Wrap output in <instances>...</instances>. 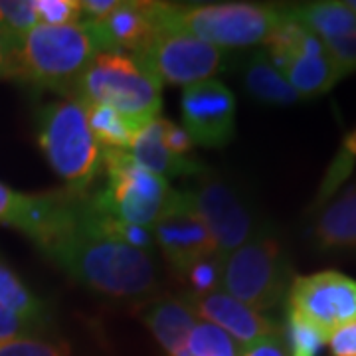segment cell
Instances as JSON below:
<instances>
[{"instance_id": "22", "label": "cell", "mask_w": 356, "mask_h": 356, "mask_svg": "<svg viewBox=\"0 0 356 356\" xmlns=\"http://www.w3.org/2000/svg\"><path fill=\"white\" fill-rule=\"evenodd\" d=\"M285 10L323 42L356 32V13L341 0L291 4Z\"/></svg>"}, {"instance_id": "36", "label": "cell", "mask_w": 356, "mask_h": 356, "mask_svg": "<svg viewBox=\"0 0 356 356\" xmlns=\"http://www.w3.org/2000/svg\"><path fill=\"white\" fill-rule=\"evenodd\" d=\"M14 38H10L6 32L0 30V79L6 76V67L10 60V51H13Z\"/></svg>"}, {"instance_id": "6", "label": "cell", "mask_w": 356, "mask_h": 356, "mask_svg": "<svg viewBox=\"0 0 356 356\" xmlns=\"http://www.w3.org/2000/svg\"><path fill=\"white\" fill-rule=\"evenodd\" d=\"M291 281L287 248L269 222L250 242L224 257L222 289L259 313L280 305Z\"/></svg>"}, {"instance_id": "1", "label": "cell", "mask_w": 356, "mask_h": 356, "mask_svg": "<svg viewBox=\"0 0 356 356\" xmlns=\"http://www.w3.org/2000/svg\"><path fill=\"white\" fill-rule=\"evenodd\" d=\"M40 252L67 277L107 297H149L161 285L153 255L105 238L88 226L81 214V196L72 218Z\"/></svg>"}, {"instance_id": "27", "label": "cell", "mask_w": 356, "mask_h": 356, "mask_svg": "<svg viewBox=\"0 0 356 356\" xmlns=\"http://www.w3.org/2000/svg\"><path fill=\"white\" fill-rule=\"evenodd\" d=\"M36 24L34 0H0V30L10 38H20Z\"/></svg>"}, {"instance_id": "29", "label": "cell", "mask_w": 356, "mask_h": 356, "mask_svg": "<svg viewBox=\"0 0 356 356\" xmlns=\"http://www.w3.org/2000/svg\"><path fill=\"white\" fill-rule=\"evenodd\" d=\"M38 24L67 26L81 22L79 0H34Z\"/></svg>"}, {"instance_id": "31", "label": "cell", "mask_w": 356, "mask_h": 356, "mask_svg": "<svg viewBox=\"0 0 356 356\" xmlns=\"http://www.w3.org/2000/svg\"><path fill=\"white\" fill-rule=\"evenodd\" d=\"M163 145L177 156H188L194 149V140L182 125L163 117Z\"/></svg>"}, {"instance_id": "34", "label": "cell", "mask_w": 356, "mask_h": 356, "mask_svg": "<svg viewBox=\"0 0 356 356\" xmlns=\"http://www.w3.org/2000/svg\"><path fill=\"white\" fill-rule=\"evenodd\" d=\"M18 337H38V334L0 307V341L18 339Z\"/></svg>"}, {"instance_id": "28", "label": "cell", "mask_w": 356, "mask_h": 356, "mask_svg": "<svg viewBox=\"0 0 356 356\" xmlns=\"http://www.w3.org/2000/svg\"><path fill=\"white\" fill-rule=\"evenodd\" d=\"M0 356H72L64 343L44 341L40 337H18L0 341Z\"/></svg>"}, {"instance_id": "33", "label": "cell", "mask_w": 356, "mask_h": 356, "mask_svg": "<svg viewBox=\"0 0 356 356\" xmlns=\"http://www.w3.org/2000/svg\"><path fill=\"white\" fill-rule=\"evenodd\" d=\"M240 356H289L287 355V348L283 344V339L280 334H273V337H267L261 339L257 343L250 344V346H243Z\"/></svg>"}, {"instance_id": "2", "label": "cell", "mask_w": 356, "mask_h": 356, "mask_svg": "<svg viewBox=\"0 0 356 356\" xmlns=\"http://www.w3.org/2000/svg\"><path fill=\"white\" fill-rule=\"evenodd\" d=\"M97 54L99 48L86 22L36 24L14 40L4 77L34 91L70 97L79 76Z\"/></svg>"}, {"instance_id": "32", "label": "cell", "mask_w": 356, "mask_h": 356, "mask_svg": "<svg viewBox=\"0 0 356 356\" xmlns=\"http://www.w3.org/2000/svg\"><path fill=\"white\" fill-rule=\"evenodd\" d=\"M327 348L329 356H356V321L329 332Z\"/></svg>"}, {"instance_id": "37", "label": "cell", "mask_w": 356, "mask_h": 356, "mask_svg": "<svg viewBox=\"0 0 356 356\" xmlns=\"http://www.w3.org/2000/svg\"><path fill=\"white\" fill-rule=\"evenodd\" d=\"M344 151L348 154H353V156H356V129L353 131V133H348L346 137H344V143H343Z\"/></svg>"}, {"instance_id": "19", "label": "cell", "mask_w": 356, "mask_h": 356, "mask_svg": "<svg viewBox=\"0 0 356 356\" xmlns=\"http://www.w3.org/2000/svg\"><path fill=\"white\" fill-rule=\"evenodd\" d=\"M140 321L154 337V341L166 353L175 355L186 346L192 327L198 323L188 299L182 297H159L140 309Z\"/></svg>"}, {"instance_id": "25", "label": "cell", "mask_w": 356, "mask_h": 356, "mask_svg": "<svg viewBox=\"0 0 356 356\" xmlns=\"http://www.w3.org/2000/svg\"><path fill=\"white\" fill-rule=\"evenodd\" d=\"M224 257L220 254L204 255L186 267L177 280L184 285V297H202L222 289Z\"/></svg>"}, {"instance_id": "5", "label": "cell", "mask_w": 356, "mask_h": 356, "mask_svg": "<svg viewBox=\"0 0 356 356\" xmlns=\"http://www.w3.org/2000/svg\"><path fill=\"white\" fill-rule=\"evenodd\" d=\"M102 156L105 182L102 188L86 194L89 208L153 229L178 191L166 178L137 165L127 151L102 149Z\"/></svg>"}, {"instance_id": "26", "label": "cell", "mask_w": 356, "mask_h": 356, "mask_svg": "<svg viewBox=\"0 0 356 356\" xmlns=\"http://www.w3.org/2000/svg\"><path fill=\"white\" fill-rule=\"evenodd\" d=\"M186 348L192 356H240L238 343L214 325L200 321L192 327Z\"/></svg>"}, {"instance_id": "20", "label": "cell", "mask_w": 356, "mask_h": 356, "mask_svg": "<svg viewBox=\"0 0 356 356\" xmlns=\"http://www.w3.org/2000/svg\"><path fill=\"white\" fill-rule=\"evenodd\" d=\"M281 76L287 79V83L301 99L318 97L327 93L337 81H341L327 56L323 40L317 38L313 32L305 40L303 50L295 54L281 70Z\"/></svg>"}, {"instance_id": "16", "label": "cell", "mask_w": 356, "mask_h": 356, "mask_svg": "<svg viewBox=\"0 0 356 356\" xmlns=\"http://www.w3.org/2000/svg\"><path fill=\"white\" fill-rule=\"evenodd\" d=\"M307 240L325 255H356V182L311 216Z\"/></svg>"}, {"instance_id": "3", "label": "cell", "mask_w": 356, "mask_h": 356, "mask_svg": "<svg viewBox=\"0 0 356 356\" xmlns=\"http://www.w3.org/2000/svg\"><path fill=\"white\" fill-rule=\"evenodd\" d=\"M36 140L50 168L64 180L65 191L86 196L103 175L102 147L88 125L83 103L60 97L36 111Z\"/></svg>"}, {"instance_id": "24", "label": "cell", "mask_w": 356, "mask_h": 356, "mask_svg": "<svg viewBox=\"0 0 356 356\" xmlns=\"http://www.w3.org/2000/svg\"><path fill=\"white\" fill-rule=\"evenodd\" d=\"M327 332L321 331L317 325L301 317L287 307L285 323L281 325V339L289 356H323L327 346Z\"/></svg>"}, {"instance_id": "30", "label": "cell", "mask_w": 356, "mask_h": 356, "mask_svg": "<svg viewBox=\"0 0 356 356\" xmlns=\"http://www.w3.org/2000/svg\"><path fill=\"white\" fill-rule=\"evenodd\" d=\"M327 56L331 60L332 67L337 72V76L346 77L356 72V32L346 34L341 38L327 40L323 42Z\"/></svg>"}, {"instance_id": "18", "label": "cell", "mask_w": 356, "mask_h": 356, "mask_svg": "<svg viewBox=\"0 0 356 356\" xmlns=\"http://www.w3.org/2000/svg\"><path fill=\"white\" fill-rule=\"evenodd\" d=\"M133 161L143 168L151 170L163 178L188 177L196 178L204 175L208 168L191 156H177L163 145V117L149 121L147 125L135 133V137L129 145V151Z\"/></svg>"}, {"instance_id": "4", "label": "cell", "mask_w": 356, "mask_h": 356, "mask_svg": "<svg viewBox=\"0 0 356 356\" xmlns=\"http://www.w3.org/2000/svg\"><path fill=\"white\" fill-rule=\"evenodd\" d=\"M283 18V8L254 2L168 4L163 8V26L202 40L222 50H248L266 44Z\"/></svg>"}, {"instance_id": "9", "label": "cell", "mask_w": 356, "mask_h": 356, "mask_svg": "<svg viewBox=\"0 0 356 356\" xmlns=\"http://www.w3.org/2000/svg\"><path fill=\"white\" fill-rule=\"evenodd\" d=\"M234 58V51L168 30H163L154 42L133 56L140 70L154 77L161 86L182 89L216 79V76L232 70Z\"/></svg>"}, {"instance_id": "35", "label": "cell", "mask_w": 356, "mask_h": 356, "mask_svg": "<svg viewBox=\"0 0 356 356\" xmlns=\"http://www.w3.org/2000/svg\"><path fill=\"white\" fill-rule=\"evenodd\" d=\"M81 2V16H86V22L102 20L113 13L121 0H79Z\"/></svg>"}, {"instance_id": "10", "label": "cell", "mask_w": 356, "mask_h": 356, "mask_svg": "<svg viewBox=\"0 0 356 356\" xmlns=\"http://www.w3.org/2000/svg\"><path fill=\"white\" fill-rule=\"evenodd\" d=\"M285 301L289 309L329 334L356 321V280L334 269L295 275Z\"/></svg>"}, {"instance_id": "14", "label": "cell", "mask_w": 356, "mask_h": 356, "mask_svg": "<svg viewBox=\"0 0 356 356\" xmlns=\"http://www.w3.org/2000/svg\"><path fill=\"white\" fill-rule=\"evenodd\" d=\"M153 236L154 243L159 245L175 277L196 259L216 252L208 229L202 220L194 214L182 191L178 192L175 202L153 226Z\"/></svg>"}, {"instance_id": "17", "label": "cell", "mask_w": 356, "mask_h": 356, "mask_svg": "<svg viewBox=\"0 0 356 356\" xmlns=\"http://www.w3.org/2000/svg\"><path fill=\"white\" fill-rule=\"evenodd\" d=\"M232 67L238 72V79L248 97L259 105L289 107L301 102V97L287 83V79L281 76V72L269 60L264 48L245 51L243 56L236 54Z\"/></svg>"}, {"instance_id": "15", "label": "cell", "mask_w": 356, "mask_h": 356, "mask_svg": "<svg viewBox=\"0 0 356 356\" xmlns=\"http://www.w3.org/2000/svg\"><path fill=\"white\" fill-rule=\"evenodd\" d=\"M186 299L196 317L222 329L238 343L240 348L281 332V325H277L273 318L234 299L224 289Z\"/></svg>"}, {"instance_id": "39", "label": "cell", "mask_w": 356, "mask_h": 356, "mask_svg": "<svg viewBox=\"0 0 356 356\" xmlns=\"http://www.w3.org/2000/svg\"><path fill=\"white\" fill-rule=\"evenodd\" d=\"M346 4H348V6H350V8L356 13V0H346Z\"/></svg>"}, {"instance_id": "11", "label": "cell", "mask_w": 356, "mask_h": 356, "mask_svg": "<svg viewBox=\"0 0 356 356\" xmlns=\"http://www.w3.org/2000/svg\"><path fill=\"white\" fill-rule=\"evenodd\" d=\"M236 95L220 79H208L182 89V127L194 145L222 149L236 133Z\"/></svg>"}, {"instance_id": "12", "label": "cell", "mask_w": 356, "mask_h": 356, "mask_svg": "<svg viewBox=\"0 0 356 356\" xmlns=\"http://www.w3.org/2000/svg\"><path fill=\"white\" fill-rule=\"evenodd\" d=\"M77 198L67 191L28 194L0 182V226L24 234L40 250L72 218Z\"/></svg>"}, {"instance_id": "8", "label": "cell", "mask_w": 356, "mask_h": 356, "mask_svg": "<svg viewBox=\"0 0 356 356\" xmlns=\"http://www.w3.org/2000/svg\"><path fill=\"white\" fill-rule=\"evenodd\" d=\"M182 192L222 257L250 242L267 224L240 186L208 170L194 178V184Z\"/></svg>"}, {"instance_id": "21", "label": "cell", "mask_w": 356, "mask_h": 356, "mask_svg": "<svg viewBox=\"0 0 356 356\" xmlns=\"http://www.w3.org/2000/svg\"><path fill=\"white\" fill-rule=\"evenodd\" d=\"M0 307L26 327L40 334L50 329L54 313L51 307L32 291L24 280L0 257Z\"/></svg>"}, {"instance_id": "38", "label": "cell", "mask_w": 356, "mask_h": 356, "mask_svg": "<svg viewBox=\"0 0 356 356\" xmlns=\"http://www.w3.org/2000/svg\"><path fill=\"white\" fill-rule=\"evenodd\" d=\"M170 356H192V355H191V350H188V348L184 346V348H180L178 353H175V355H170Z\"/></svg>"}, {"instance_id": "13", "label": "cell", "mask_w": 356, "mask_h": 356, "mask_svg": "<svg viewBox=\"0 0 356 356\" xmlns=\"http://www.w3.org/2000/svg\"><path fill=\"white\" fill-rule=\"evenodd\" d=\"M165 2L151 0H121L119 6L102 20L86 22L99 51L125 54L145 50L165 30Z\"/></svg>"}, {"instance_id": "23", "label": "cell", "mask_w": 356, "mask_h": 356, "mask_svg": "<svg viewBox=\"0 0 356 356\" xmlns=\"http://www.w3.org/2000/svg\"><path fill=\"white\" fill-rule=\"evenodd\" d=\"M83 107H86V115H88L89 129L102 149L129 151V145L139 127H135L127 117H123L109 105L86 103Z\"/></svg>"}, {"instance_id": "7", "label": "cell", "mask_w": 356, "mask_h": 356, "mask_svg": "<svg viewBox=\"0 0 356 356\" xmlns=\"http://www.w3.org/2000/svg\"><path fill=\"white\" fill-rule=\"evenodd\" d=\"M163 86L145 74L127 54L99 51L76 81L70 97L117 109L135 127H143L163 109Z\"/></svg>"}]
</instances>
